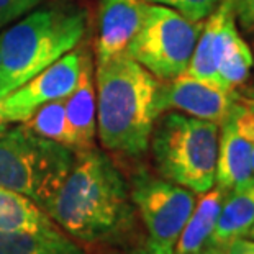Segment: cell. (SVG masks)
<instances>
[{"label": "cell", "instance_id": "obj_1", "mask_svg": "<svg viewBox=\"0 0 254 254\" xmlns=\"http://www.w3.org/2000/svg\"><path fill=\"white\" fill-rule=\"evenodd\" d=\"M41 210L85 250L120 245L134 225L129 184L94 146L75 151L69 174Z\"/></svg>", "mask_w": 254, "mask_h": 254}, {"label": "cell", "instance_id": "obj_2", "mask_svg": "<svg viewBox=\"0 0 254 254\" xmlns=\"http://www.w3.org/2000/svg\"><path fill=\"white\" fill-rule=\"evenodd\" d=\"M158 84L127 53L97 64V134L107 151L139 158L149 149Z\"/></svg>", "mask_w": 254, "mask_h": 254}, {"label": "cell", "instance_id": "obj_3", "mask_svg": "<svg viewBox=\"0 0 254 254\" xmlns=\"http://www.w3.org/2000/svg\"><path fill=\"white\" fill-rule=\"evenodd\" d=\"M87 13L71 5L31 10L0 33V85L10 94L79 45Z\"/></svg>", "mask_w": 254, "mask_h": 254}, {"label": "cell", "instance_id": "obj_4", "mask_svg": "<svg viewBox=\"0 0 254 254\" xmlns=\"http://www.w3.org/2000/svg\"><path fill=\"white\" fill-rule=\"evenodd\" d=\"M220 125L179 112L156 118L149 138L153 163L159 176L205 193L215 186Z\"/></svg>", "mask_w": 254, "mask_h": 254}, {"label": "cell", "instance_id": "obj_5", "mask_svg": "<svg viewBox=\"0 0 254 254\" xmlns=\"http://www.w3.org/2000/svg\"><path fill=\"white\" fill-rule=\"evenodd\" d=\"M75 149L51 141L20 123L0 134V187L43 207L71 171Z\"/></svg>", "mask_w": 254, "mask_h": 254}, {"label": "cell", "instance_id": "obj_6", "mask_svg": "<svg viewBox=\"0 0 254 254\" xmlns=\"http://www.w3.org/2000/svg\"><path fill=\"white\" fill-rule=\"evenodd\" d=\"M202 26L203 21L193 23L163 5L146 3L143 21L127 55L156 79H176L186 72Z\"/></svg>", "mask_w": 254, "mask_h": 254}, {"label": "cell", "instance_id": "obj_7", "mask_svg": "<svg viewBox=\"0 0 254 254\" xmlns=\"http://www.w3.org/2000/svg\"><path fill=\"white\" fill-rule=\"evenodd\" d=\"M129 197L149 240L169 248H174L197 203L195 192L143 169L131 177Z\"/></svg>", "mask_w": 254, "mask_h": 254}, {"label": "cell", "instance_id": "obj_8", "mask_svg": "<svg viewBox=\"0 0 254 254\" xmlns=\"http://www.w3.org/2000/svg\"><path fill=\"white\" fill-rule=\"evenodd\" d=\"M82 51H69L5 97L2 115L8 123H25L41 105L66 99L77 84Z\"/></svg>", "mask_w": 254, "mask_h": 254}, {"label": "cell", "instance_id": "obj_9", "mask_svg": "<svg viewBox=\"0 0 254 254\" xmlns=\"http://www.w3.org/2000/svg\"><path fill=\"white\" fill-rule=\"evenodd\" d=\"M238 99L236 90H225L182 74L176 79L159 80L154 109L158 117L164 112H179L220 125Z\"/></svg>", "mask_w": 254, "mask_h": 254}, {"label": "cell", "instance_id": "obj_10", "mask_svg": "<svg viewBox=\"0 0 254 254\" xmlns=\"http://www.w3.org/2000/svg\"><path fill=\"white\" fill-rule=\"evenodd\" d=\"M253 177V133L245 100L238 99L220 123L215 184L228 193L245 187Z\"/></svg>", "mask_w": 254, "mask_h": 254}, {"label": "cell", "instance_id": "obj_11", "mask_svg": "<svg viewBox=\"0 0 254 254\" xmlns=\"http://www.w3.org/2000/svg\"><path fill=\"white\" fill-rule=\"evenodd\" d=\"M143 0H102L95 38V59L102 64L127 53L144 15Z\"/></svg>", "mask_w": 254, "mask_h": 254}, {"label": "cell", "instance_id": "obj_12", "mask_svg": "<svg viewBox=\"0 0 254 254\" xmlns=\"http://www.w3.org/2000/svg\"><path fill=\"white\" fill-rule=\"evenodd\" d=\"M235 31L238 30L231 3L230 0H221L218 7L205 18L195 50L184 74L202 82L218 85V59L225 43Z\"/></svg>", "mask_w": 254, "mask_h": 254}, {"label": "cell", "instance_id": "obj_13", "mask_svg": "<svg viewBox=\"0 0 254 254\" xmlns=\"http://www.w3.org/2000/svg\"><path fill=\"white\" fill-rule=\"evenodd\" d=\"M64 107H66L67 122L77 141V149L92 148L97 134V90L94 66L85 50L82 51L77 84L64 99Z\"/></svg>", "mask_w": 254, "mask_h": 254}, {"label": "cell", "instance_id": "obj_14", "mask_svg": "<svg viewBox=\"0 0 254 254\" xmlns=\"http://www.w3.org/2000/svg\"><path fill=\"white\" fill-rule=\"evenodd\" d=\"M254 225V177L245 187L235 189L225 195L217 223L208 245L228 248L231 243L248 238Z\"/></svg>", "mask_w": 254, "mask_h": 254}, {"label": "cell", "instance_id": "obj_15", "mask_svg": "<svg viewBox=\"0 0 254 254\" xmlns=\"http://www.w3.org/2000/svg\"><path fill=\"white\" fill-rule=\"evenodd\" d=\"M200 195L202 197L195 203V208L174 245L176 254H197L208 245L226 192L218 187H212Z\"/></svg>", "mask_w": 254, "mask_h": 254}, {"label": "cell", "instance_id": "obj_16", "mask_svg": "<svg viewBox=\"0 0 254 254\" xmlns=\"http://www.w3.org/2000/svg\"><path fill=\"white\" fill-rule=\"evenodd\" d=\"M0 254H89L61 228L45 231H0Z\"/></svg>", "mask_w": 254, "mask_h": 254}, {"label": "cell", "instance_id": "obj_17", "mask_svg": "<svg viewBox=\"0 0 254 254\" xmlns=\"http://www.w3.org/2000/svg\"><path fill=\"white\" fill-rule=\"evenodd\" d=\"M59 228L38 205L18 192L0 187V231H45Z\"/></svg>", "mask_w": 254, "mask_h": 254}, {"label": "cell", "instance_id": "obj_18", "mask_svg": "<svg viewBox=\"0 0 254 254\" xmlns=\"http://www.w3.org/2000/svg\"><path fill=\"white\" fill-rule=\"evenodd\" d=\"M253 63L254 56L251 48L235 31L225 43L218 59V85L225 90H236V87L246 82Z\"/></svg>", "mask_w": 254, "mask_h": 254}, {"label": "cell", "instance_id": "obj_19", "mask_svg": "<svg viewBox=\"0 0 254 254\" xmlns=\"http://www.w3.org/2000/svg\"><path fill=\"white\" fill-rule=\"evenodd\" d=\"M31 131L40 134L43 138H48L51 141L66 144L69 148L77 149V141L72 133V128L67 122L66 107L64 99L48 102L41 105L28 120L25 122Z\"/></svg>", "mask_w": 254, "mask_h": 254}, {"label": "cell", "instance_id": "obj_20", "mask_svg": "<svg viewBox=\"0 0 254 254\" xmlns=\"http://www.w3.org/2000/svg\"><path fill=\"white\" fill-rule=\"evenodd\" d=\"M143 2L163 5L182 15L189 21L200 23V21H205V18L218 7L221 0H143Z\"/></svg>", "mask_w": 254, "mask_h": 254}, {"label": "cell", "instance_id": "obj_21", "mask_svg": "<svg viewBox=\"0 0 254 254\" xmlns=\"http://www.w3.org/2000/svg\"><path fill=\"white\" fill-rule=\"evenodd\" d=\"M46 0H0V15L15 21L18 17L30 13Z\"/></svg>", "mask_w": 254, "mask_h": 254}, {"label": "cell", "instance_id": "obj_22", "mask_svg": "<svg viewBox=\"0 0 254 254\" xmlns=\"http://www.w3.org/2000/svg\"><path fill=\"white\" fill-rule=\"evenodd\" d=\"M235 20L246 33L254 35V0H230Z\"/></svg>", "mask_w": 254, "mask_h": 254}, {"label": "cell", "instance_id": "obj_23", "mask_svg": "<svg viewBox=\"0 0 254 254\" xmlns=\"http://www.w3.org/2000/svg\"><path fill=\"white\" fill-rule=\"evenodd\" d=\"M120 254H176V253H174V248L163 246L153 240H148L141 243V245L129 248V250L123 251Z\"/></svg>", "mask_w": 254, "mask_h": 254}, {"label": "cell", "instance_id": "obj_24", "mask_svg": "<svg viewBox=\"0 0 254 254\" xmlns=\"http://www.w3.org/2000/svg\"><path fill=\"white\" fill-rule=\"evenodd\" d=\"M226 254H254V240L241 238L226 248Z\"/></svg>", "mask_w": 254, "mask_h": 254}, {"label": "cell", "instance_id": "obj_25", "mask_svg": "<svg viewBox=\"0 0 254 254\" xmlns=\"http://www.w3.org/2000/svg\"><path fill=\"white\" fill-rule=\"evenodd\" d=\"M246 104V110H248V120H250V127H251V133H253V172H254V100L250 99H243Z\"/></svg>", "mask_w": 254, "mask_h": 254}, {"label": "cell", "instance_id": "obj_26", "mask_svg": "<svg viewBox=\"0 0 254 254\" xmlns=\"http://www.w3.org/2000/svg\"><path fill=\"white\" fill-rule=\"evenodd\" d=\"M7 95H8V92L5 90V89L2 87V85H0V134H2V133L5 131V129H8V125H10V123H8L7 120H5L3 115H2V102H3V99H5Z\"/></svg>", "mask_w": 254, "mask_h": 254}, {"label": "cell", "instance_id": "obj_27", "mask_svg": "<svg viewBox=\"0 0 254 254\" xmlns=\"http://www.w3.org/2000/svg\"><path fill=\"white\" fill-rule=\"evenodd\" d=\"M197 254H226V248H220V246H213V245H207L202 251Z\"/></svg>", "mask_w": 254, "mask_h": 254}, {"label": "cell", "instance_id": "obj_28", "mask_svg": "<svg viewBox=\"0 0 254 254\" xmlns=\"http://www.w3.org/2000/svg\"><path fill=\"white\" fill-rule=\"evenodd\" d=\"M8 23H12V20L7 18V17H2V15H0V30L5 28V26H7Z\"/></svg>", "mask_w": 254, "mask_h": 254}, {"label": "cell", "instance_id": "obj_29", "mask_svg": "<svg viewBox=\"0 0 254 254\" xmlns=\"http://www.w3.org/2000/svg\"><path fill=\"white\" fill-rule=\"evenodd\" d=\"M246 99L254 100V84H251V87H248V90H246Z\"/></svg>", "mask_w": 254, "mask_h": 254}, {"label": "cell", "instance_id": "obj_30", "mask_svg": "<svg viewBox=\"0 0 254 254\" xmlns=\"http://www.w3.org/2000/svg\"><path fill=\"white\" fill-rule=\"evenodd\" d=\"M248 238H251V240H254V225H253V228L250 230V235H248Z\"/></svg>", "mask_w": 254, "mask_h": 254}, {"label": "cell", "instance_id": "obj_31", "mask_svg": "<svg viewBox=\"0 0 254 254\" xmlns=\"http://www.w3.org/2000/svg\"><path fill=\"white\" fill-rule=\"evenodd\" d=\"M0 64H2V53H0Z\"/></svg>", "mask_w": 254, "mask_h": 254}]
</instances>
